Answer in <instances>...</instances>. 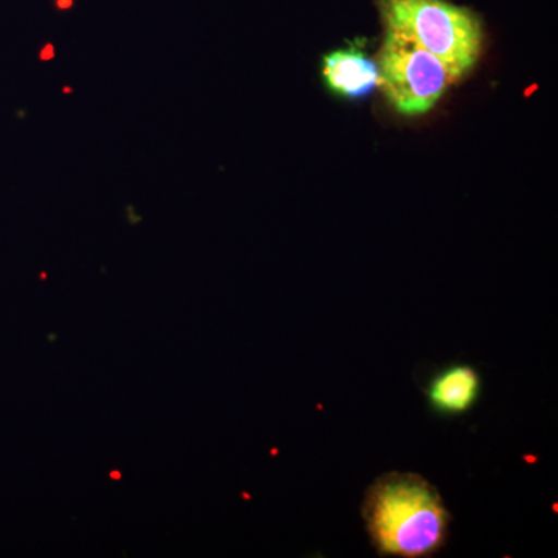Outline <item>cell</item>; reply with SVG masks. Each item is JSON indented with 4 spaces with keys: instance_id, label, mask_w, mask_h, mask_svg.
Wrapping results in <instances>:
<instances>
[{
    "instance_id": "cell-1",
    "label": "cell",
    "mask_w": 558,
    "mask_h": 558,
    "mask_svg": "<svg viewBox=\"0 0 558 558\" xmlns=\"http://www.w3.org/2000/svg\"><path fill=\"white\" fill-rule=\"evenodd\" d=\"M374 546L384 556L428 557L446 543L450 513L435 487L414 473H388L363 506Z\"/></svg>"
},
{
    "instance_id": "cell-2",
    "label": "cell",
    "mask_w": 558,
    "mask_h": 558,
    "mask_svg": "<svg viewBox=\"0 0 558 558\" xmlns=\"http://www.w3.org/2000/svg\"><path fill=\"white\" fill-rule=\"evenodd\" d=\"M379 9L389 35L435 54L458 78L478 60L483 28L472 11L447 0H379Z\"/></svg>"
},
{
    "instance_id": "cell-3",
    "label": "cell",
    "mask_w": 558,
    "mask_h": 558,
    "mask_svg": "<svg viewBox=\"0 0 558 558\" xmlns=\"http://www.w3.org/2000/svg\"><path fill=\"white\" fill-rule=\"evenodd\" d=\"M379 83L389 105L405 117L424 116L459 80L439 58L398 36H385L379 54Z\"/></svg>"
},
{
    "instance_id": "cell-4",
    "label": "cell",
    "mask_w": 558,
    "mask_h": 558,
    "mask_svg": "<svg viewBox=\"0 0 558 558\" xmlns=\"http://www.w3.org/2000/svg\"><path fill=\"white\" fill-rule=\"evenodd\" d=\"M323 76L337 94L347 98H362L379 83V68L362 50L351 46L326 54Z\"/></svg>"
},
{
    "instance_id": "cell-5",
    "label": "cell",
    "mask_w": 558,
    "mask_h": 558,
    "mask_svg": "<svg viewBox=\"0 0 558 558\" xmlns=\"http://www.w3.org/2000/svg\"><path fill=\"white\" fill-rule=\"evenodd\" d=\"M480 395V376L468 365L451 366L432 381L428 398L439 413H465Z\"/></svg>"
}]
</instances>
